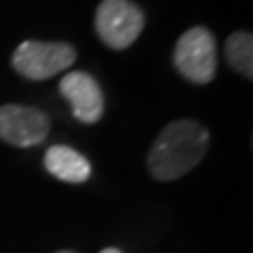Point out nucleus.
Returning <instances> with one entry per match:
<instances>
[{
  "instance_id": "nucleus-7",
  "label": "nucleus",
  "mask_w": 253,
  "mask_h": 253,
  "mask_svg": "<svg viewBox=\"0 0 253 253\" xmlns=\"http://www.w3.org/2000/svg\"><path fill=\"white\" fill-rule=\"evenodd\" d=\"M44 167L53 177L68 184H83L91 175L89 161L68 146H53L44 154Z\"/></svg>"
},
{
  "instance_id": "nucleus-10",
  "label": "nucleus",
  "mask_w": 253,
  "mask_h": 253,
  "mask_svg": "<svg viewBox=\"0 0 253 253\" xmlns=\"http://www.w3.org/2000/svg\"><path fill=\"white\" fill-rule=\"evenodd\" d=\"M59 253H72V251H59Z\"/></svg>"
},
{
  "instance_id": "nucleus-9",
  "label": "nucleus",
  "mask_w": 253,
  "mask_h": 253,
  "mask_svg": "<svg viewBox=\"0 0 253 253\" xmlns=\"http://www.w3.org/2000/svg\"><path fill=\"white\" fill-rule=\"evenodd\" d=\"M101 253H121V251H118V249H104Z\"/></svg>"
},
{
  "instance_id": "nucleus-2",
  "label": "nucleus",
  "mask_w": 253,
  "mask_h": 253,
  "mask_svg": "<svg viewBox=\"0 0 253 253\" xmlns=\"http://www.w3.org/2000/svg\"><path fill=\"white\" fill-rule=\"evenodd\" d=\"M76 61V51L68 42L26 41L13 53V68L30 81H44L68 70Z\"/></svg>"
},
{
  "instance_id": "nucleus-4",
  "label": "nucleus",
  "mask_w": 253,
  "mask_h": 253,
  "mask_svg": "<svg viewBox=\"0 0 253 253\" xmlns=\"http://www.w3.org/2000/svg\"><path fill=\"white\" fill-rule=\"evenodd\" d=\"M95 30L110 49H126L144 30V13L131 0H104L95 13Z\"/></svg>"
},
{
  "instance_id": "nucleus-6",
  "label": "nucleus",
  "mask_w": 253,
  "mask_h": 253,
  "mask_svg": "<svg viewBox=\"0 0 253 253\" xmlns=\"http://www.w3.org/2000/svg\"><path fill=\"white\" fill-rule=\"evenodd\" d=\"M59 93L70 101L72 114L84 125L97 123L104 114V93L86 72H70L61 78Z\"/></svg>"
},
{
  "instance_id": "nucleus-8",
  "label": "nucleus",
  "mask_w": 253,
  "mask_h": 253,
  "mask_svg": "<svg viewBox=\"0 0 253 253\" xmlns=\"http://www.w3.org/2000/svg\"><path fill=\"white\" fill-rule=\"evenodd\" d=\"M226 59L239 74L253 76V38L249 32H234L226 41Z\"/></svg>"
},
{
  "instance_id": "nucleus-1",
  "label": "nucleus",
  "mask_w": 253,
  "mask_h": 253,
  "mask_svg": "<svg viewBox=\"0 0 253 253\" xmlns=\"http://www.w3.org/2000/svg\"><path fill=\"white\" fill-rule=\"evenodd\" d=\"M207 148L209 133L203 125L194 121H175L165 126L154 139L148 154V169L161 181L177 179L203 161Z\"/></svg>"
},
{
  "instance_id": "nucleus-5",
  "label": "nucleus",
  "mask_w": 253,
  "mask_h": 253,
  "mask_svg": "<svg viewBox=\"0 0 253 253\" xmlns=\"http://www.w3.org/2000/svg\"><path fill=\"white\" fill-rule=\"evenodd\" d=\"M51 123L42 110L30 106H0V139L17 148L42 144L49 135Z\"/></svg>"
},
{
  "instance_id": "nucleus-3",
  "label": "nucleus",
  "mask_w": 253,
  "mask_h": 253,
  "mask_svg": "<svg viewBox=\"0 0 253 253\" xmlns=\"http://www.w3.org/2000/svg\"><path fill=\"white\" fill-rule=\"evenodd\" d=\"M173 59H175V68L190 83L207 84L213 81L217 68L215 38L201 26L190 28L177 41Z\"/></svg>"
}]
</instances>
